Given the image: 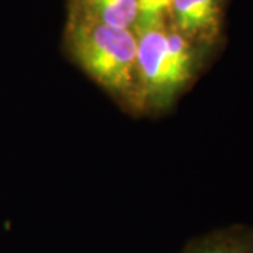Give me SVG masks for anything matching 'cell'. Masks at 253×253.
Here are the masks:
<instances>
[{"mask_svg":"<svg viewBox=\"0 0 253 253\" xmlns=\"http://www.w3.org/2000/svg\"><path fill=\"white\" fill-rule=\"evenodd\" d=\"M73 13L110 27L135 31L139 3L138 0H76Z\"/></svg>","mask_w":253,"mask_h":253,"instance_id":"4","label":"cell"},{"mask_svg":"<svg viewBox=\"0 0 253 253\" xmlns=\"http://www.w3.org/2000/svg\"><path fill=\"white\" fill-rule=\"evenodd\" d=\"M173 0H138L139 3V20L136 28L148 27L166 23Z\"/></svg>","mask_w":253,"mask_h":253,"instance_id":"6","label":"cell"},{"mask_svg":"<svg viewBox=\"0 0 253 253\" xmlns=\"http://www.w3.org/2000/svg\"><path fill=\"white\" fill-rule=\"evenodd\" d=\"M65 42L72 61L126 109L142 111L136 65V34L72 11Z\"/></svg>","mask_w":253,"mask_h":253,"instance_id":"1","label":"cell"},{"mask_svg":"<svg viewBox=\"0 0 253 253\" xmlns=\"http://www.w3.org/2000/svg\"><path fill=\"white\" fill-rule=\"evenodd\" d=\"M135 34L142 107L161 111L193 79L197 66L194 44L169 21L136 28Z\"/></svg>","mask_w":253,"mask_h":253,"instance_id":"2","label":"cell"},{"mask_svg":"<svg viewBox=\"0 0 253 253\" xmlns=\"http://www.w3.org/2000/svg\"><path fill=\"white\" fill-rule=\"evenodd\" d=\"M224 0H173L169 24L194 42L212 41L221 28Z\"/></svg>","mask_w":253,"mask_h":253,"instance_id":"3","label":"cell"},{"mask_svg":"<svg viewBox=\"0 0 253 253\" xmlns=\"http://www.w3.org/2000/svg\"><path fill=\"white\" fill-rule=\"evenodd\" d=\"M181 253H253V229L234 226L200 236Z\"/></svg>","mask_w":253,"mask_h":253,"instance_id":"5","label":"cell"}]
</instances>
